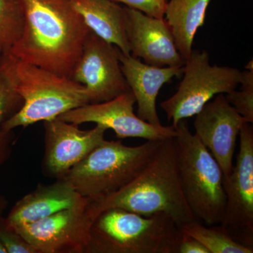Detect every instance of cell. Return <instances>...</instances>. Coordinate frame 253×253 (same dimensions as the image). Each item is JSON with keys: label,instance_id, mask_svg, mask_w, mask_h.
<instances>
[{"label": "cell", "instance_id": "6da1fadb", "mask_svg": "<svg viewBox=\"0 0 253 253\" xmlns=\"http://www.w3.org/2000/svg\"><path fill=\"white\" fill-rule=\"evenodd\" d=\"M22 36L9 51L16 59L71 78L91 31L68 0H21Z\"/></svg>", "mask_w": 253, "mask_h": 253}, {"label": "cell", "instance_id": "7a4b0ae2", "mask_svg": "<svg viewBox=\"0 0 253 253\" xmlns=\"http://www.w3.org/2000/svg\"><path fill=\"white\" fill-rule=\"evenodd\" d=\"M88 208L93 221L111 208H122L145 216L164 212L179 229L196 220L181 188L174 137L162 141L151 161L129 184L89 201Z\"/></svg>", "mask_w": 253, "mask_h": 253}, {"label": "cell", "instance_id": "3957f363", "mask_svg": "<svg viewBox=\"0 0 253 253\" xmlns=\"http://www.w3.org/2000/svg\"><path fill=\"white\" fill-rule=\"evenodd\" d=\"M180 232L166 213L145 216L111 208L93 221L85 253H175Z\"/></svg>", "mask_w": 253, "mask_h": 253}, {"label": "cell", "instance_id": "277c9868", "mask_svg": "<svg viewBox=\"0 0 253 253\" xmlns=\"http://www.w3.org/2000/svg\"><path fill=\"white\" fill-rule=\"evenodd\" d=\"M174 147L181 188L195 219L206 225L220 224L226 194L222 170L207 148L192 134L187 122L175 126Z\"/></svg>", "mask_w": 253, "mask_h": 253}, {"label": "cell", "instance_id": "5b68a950", "mask_svg": "<svg viewBox=\"0 0 253 253\" xmlns=\"http://www.w3.org/2000/svg\"><path fill=\"white\" fill-rule=\"evenodd\" d=\"M162 141H147L136 146L121 141L104 140L62 179L82 197L93 201L121 189L144 169Z\"/></svg>", "mask_w": 253, "mask_h": 253}, {"label": "cell", "instance_id": "8992f818", "mask_svg": "<svg viewBox=\"0 0 253 253\" xmlns=\"http://www.w3.org/2000/svg\"><path fill=\"white\" fill-rule=\"evenodd\" d=\"M16 91L23 99L17 112L1 126L5 132L59 117L90 104L84 86L71 78L16 59Z\"/></svg>", "mask_w": 253, "mask_h": 253}, {"label": "cell", "instance_id": "52a82bcc", "mask_svg": "<svg viewBox=\"0 0 253 253\" xmlns=\"http://www.w3.org/2000/svg\"><path fill=\"white\" fill-rule=\"evenodd\" d=\"M182 73L177 90L161 104L174 127L181 120L196 116L214 96L235 90L241 78L238 68L211 66L206 50L193 49Z\"/></svg>", "mask_w": 253, "mask_h": 253}, {"label": "cell", "instance_id": "ba28073f", "mask_svg": "<svg viewBox=\"0 0 253 253\" xmlns=\"http://www.w3.org/2000/svg\"><path fill=\"white\" fill-rule=\"evenodd\" d=\"M236 165L224 176L226 208L221 225L238 242L253 248V127L245 123L239 134Z\"/></svg>", "mask_w": 253, "mask_h": 253}, {"label": "cell", "instance_id": "9c48e42d", "mask_svg": "<svg viewBox=\"0 0 253 253\" xmlns=\"http://www.w3.org/2000/svg\"><path fill=\"white\" fill-rule=\"evenodd\" d=\"M135 97L131 91L104 102L88 104L63 113L58 118L79 125L94 123L111 129L118 139L141 138L146 141H163L176 135L175 127L156 126L142 121L134 112Z\"/></svg>", "mask_w": 253, "mask_h": 253}, {"label": "cell", "instance_id": "30bf717a", "mask_svg": "<svg viewBox=\"0 0 253 253\" xmlns=\"http://www.w3.org/2000/svg\"><path fill=\"white\" fill-rule=\"evenodd\" d=\"M118 48L90 32L71 79L84 86L90 104L104 102L130 91L118 57Z\"/></svg>", "mask_w": 253, "mask_h": 253}, {"label": "cell", "instance_id": "8fae6325", "mask_svg": "<svg viewBox=\"0 0 253 253\" xmlns=\"http://www.w3.org/2000/svg\"><path fill=\"white\" fill-rule=\"evenodd\" d=\"M89 201L14 229L40 253H85L93 222Z\"/></svg>", "mask_w": 253, "mask_h": 253}, {"label": "cell", "instance_id": "7c38bea8", "mask_svg": "<svg viewBox=\"0 0 253 253\" xmlns=\"http://www.w3.org/2000/svg\"><path fill=\"white\" fill-rule=\"evenodd\" d=\"M44 127L45 150L43 168L46 174L58 179H62L101 144L107 131L101 125L82 130L78 125L58 118L44 121Z\"/></svg>", "mask_w": 253, "mask_h": 253}, {"label": "cell", "instance_id": "4fadbf2b", "mask_svg": "<svg viewBox=\"0 0 253 253\" xmlns=\"http://www.w3.org/2000/svg\"><path fill=\"white\" fill-rule=\"evenodd\" d=\"M196 135L220 166L224 176L234 167V155L240 131L247 121L219 94L196 115Z\"/></svg>", "mask_w": 253, "mask_h": 253}, {"label": "cell", "instance_id": "5bb4252c", "mask_svg": "<svg viewBox=\"0 0 253 253\" xmlns=\"http://www.w3.org/2000/svg\"><path fill=\"white\" fill-rule=\"evenodd\" d=\"M125 26L130 54L158 67H183L172 32L164 18L125 6Z\"/></svg>", "mask_w": 253, "mask_h": 253}, {"label": "cell", "instance_id": "9a60e30c", "mask_svg": "<svg viewBox=\"0 0 253 253\" xmlns=\"http://www.w3.org/2000/svg\"><path fill=\"white\" fill-rule=\"evenodd\" d=\"M121 69L137 103L138 117L154 126H162L156 109V99L161 88L174 77L182 74L183 67H158L141 62L131 54L118 50Z\"/></svg>", "mask_w": 253, "mask_h": 253}, {"label": "cell", "instance_id": "2e32d148", "mask_svg": "<svg viewBox=\"0 0 253 253\" xmlns=\"http://www.w3.org/2000/svg\"><path fill=\"white\" fill-rule=\"evenodd\" d=\"M89 199L82 197L64 179L49 185H39L11 208L5 224L11 229L30 224L63 210L81 206Z\"/></svg>", "mask_w": 253, "mask_h": 253}, {"label": "cell", "instance_id": "e0dca14e", "mask_svg": "<svg viewBox=\"0 0 253 253\" xmlns=\"http://www.w3.org/2000/svg\"><path fill=\"white\" fill-rule=\"evenodd\" d=\"M91 32L124 54H130L125 26V6L110 0H68Z\"/></svg>", "mask_w": 253, "mask_h": 253}, {"label": "cell", "instance_id": "ac0fdd59", "mask_svg": "<svg viewBox=\"0 0 253 253\" xmlns=\"http://www.w3.org/2000/svg\"><path fill=\"white\" fill-rule=\"evenodd\" d=\"M211 0H169L164 18L172 32L176 49L184 61L191 54L196 32L204 26Z\"/></svg>", "mask_w": 253, "mask_h": 253}, {"label": "cell", "instance_id": "d6986e66", "mask_svg": "<svg viewBox=\"0 0 253 253\" xmlns=\"http://www.w3.org/2000/svg\"><path fill=\"white\" fill-rule=\"evenodd\" d=\"M16 58L9 53L0 55V166L11 156L12 131L5 132L1 126L21 109L23 99L16 91Z\"/></svg>", "mask_w": 253, "mask_h": 253}, {"label": "cell", "instance_id": "ffe728a7", "mask_svg": "<svg viewBox=\"0 0 253 253\" xmlns=\"http://www.w3.org/2000/svg\"><path fill=\"white\" fill-rule=\"evenodd\" d=\"M181 229L204 245L210 253H253V248L238 242L221 224L206 226L195 220Z\"/></svg>", "mask_w": 253, "mask_h": 253}, {"label": "cell", "instance_id": "44dd1931", "mask_svg": "<svg viewBox=\"0 0 253 253\" xmlns=\"http://www.w3.org/2000/svg\"><path fill=\"white\" fill-rule=\"evenodd\" d=\"M25 11L21 0H0V46L8 53L22 36Z\"/></svg>", "mask_w": 253, "mask_h": 253}, {"label": "cell", "instance_id": "7402d4cb", "mask_svg": "<svg viewBox=\"0 0 253 253\" xmlns=\"http://www.w3.org/2000/svg\"><path fill=\"white\" fill-rule=\"evenodd\" d=\"M247 69V68H246ZM241 90L231 91L226 99L247 123H253V68L241 71Z\"/></svg>", "mask_w": 253, "mask_h": 253}, {"label": "cell", "instance_id": "603a6c76", "mask_svg": "<svg viewBox=\"0 0 253 253\" xmlns=\"http://www.w3.org/2000/svg\"><path fill=\"white\" fill-rule=\"evenodd\" d=\"M0 241L7 253H40L17 231L6 226L3 217L0 219Z\"/></svg>", "mask_w": 253, "mask_h": 253}, {"label": "cell", "instance_id": "cb8c5ba5", "mask_svg": "<svg viewBox=\"0 0 253 253\" xmlns=\"http://www.w3.org/2000/svg\"><path fill=\"white\" fill-rule=\"evenodd\" d=\"M123 3L128 7L138 9L149 16L164 18L165 8L167 0H110Z\"/></svg>", "mask_w": 253, "mask_h": 253}, {"label": "cell", "instance_id": "d4e9b609", "mask_svg": "<svg viewBox=\"0 0 253 253\" xmlns=\"http://www.w3.org/2000/svg\"><path fill=\"white\" fill-rule=\"evenodd\" d=\"M175 253H210L204 245L181 229Z\"/></svg>", "mask_w": 253, "mask_h": 253}, {"label": "cell", "instance_id": "484cf974", "mask_svg": "<svg viewBox=\"0 0 253 253\" xmlns=\"http://www.w3.org/2000/svg\"><path fill=\"white\" fill-rule=\"evenodd\" d=\"M6 205H7V203H6V199H4L2 195L0 194V219L2 217V213L6 207Z\"/></svg>", "mask_w": 253, "mask_h": 253}, {"label": "cell", "instance_id": "4316f807", "mask_svg": "<svg viewBox=\"0 0 253 253\" xmlns=\"http://www.w3.org/2000/svg\"><path fill=\"white\" fill-rule=\"evenodd\" d=\"M0 253H7L4 249V246L1 244V241H0Z\"/></svg>", "mask_w": 253, "mask_h": 253}, {"label": "cell", "instance_id": "83f0119b", "mask_svg": "<svg viewBox=\"0 0 253 253\" xmlns=\"http://www.w3.org/2000/svg\"><path fill=\"white\" fill-rule=\"evenodd\" d=\"M3 53H4V51H3L2 47H1V46H0V55L3 54Z\"/></svg>", "mask_w": 253, "mask_h": 253}]
</instances>
